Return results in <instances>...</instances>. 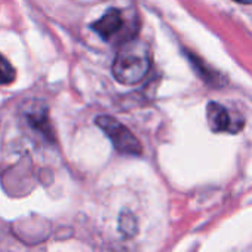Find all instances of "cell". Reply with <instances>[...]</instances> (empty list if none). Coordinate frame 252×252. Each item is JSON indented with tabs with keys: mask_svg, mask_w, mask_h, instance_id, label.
I'll return each instance as SVG.
<instances>
[{
	"mask_svg": "<svg viewBox=\"0 0 252 252\" xmlns=\"http://www.w3.org/2000/svg\"><path fill=\"white\" fill-rule=\"evenodd\" d=\"M125 27L123 14L117 8L108 9L104 17H101L98 21H95L91 29L102 39V40H111L114 36H117L122 29Z\"/></svg>",
	"mask_w": 252,
	"mask_h": 252,
	"instance_id": "cell-4",
	"label": "cell"
},
{
	"mask_svg": "<svg viewBox=\"0 0 252 252\" xmlns=\"http://www.w3.org/2000/svg\"><path fill=\"white\" fill-rule=\"evenodd\" d=\"M236 2H239V3H245V5H251V3H252V0H236Z\"/></svg>",
	"mask_w": 252,
	"mask_h": 252,
	"instance_id": "cell-6",
	"label": "cell"
},
{
	"mask_svg": "<svg viewBox=\"0 0 252 252\" xmlns=\"http://www.w3.org/2000/svg\"><path fill=\"white\" fill-rule=\"evenodd\" d=\"M150 65L149 46L138 39H131L119 49L113 63V74L123 85H135L146 77Z\"/></svg>",
	"mask_w": 252,
	"mask_h": 252,
	"instance_id": "cell-1",
	"label": "cell"
},
{
	"mask_svg": "<svg viewBox=\"0 0 252 252\" xmlns=\"http://www.w3.org/2000/svg\"><path fill=\"white\" fill-rule=\"evenodd\" d=\"M15 80V68L0 54V85H9Z\"/></svg>",
	"mask_w": 252,
	"mask_h": 252,
	"instance_id": "cell-5",
	"label": "cell"
},
{
	"mask_svg": "<svg viewBox=\"0 0 252 252\" xmlns=\"http://www.w3.org/2000/svg\"><path fill=\"white\" fill-rule=\"evenodd\" d=\"M95 123L105 132V135L111 140L114 149L119 153L129 155V156H140L143 153V147L138 138L126 128L125 125L117 122L114 117L110 116H98Z\"/></svg>",
	"mask_w": 252,
	"mask_h": 252,
	"instance_id": "cell-2",
	"label": "cell"
},
{
	"mask_svg": "<svg viewBox=\"0 0 252 252\" xmlns=\"http://www.w3.org/2000/svg\"><path fill=\"white\" fill-rule=\"evenodd\" d=\"M208 116V125L214 132H231L236 134L242 129L243 120L234 119V116L221 104L218 102H209L206 108Z\"/></svg>",
	"mask_w": 252,
	"mask_h": 252,
	"instance_id": "cell-3",
	"label": "cell"
}]
</instances>
